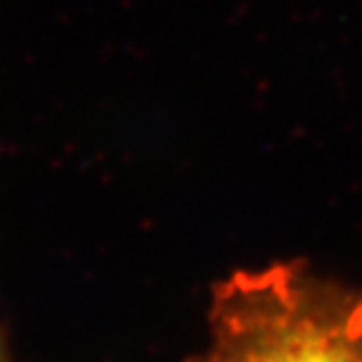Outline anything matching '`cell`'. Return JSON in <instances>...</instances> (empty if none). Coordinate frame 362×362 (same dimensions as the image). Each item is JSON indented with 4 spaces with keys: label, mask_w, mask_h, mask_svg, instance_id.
<instances>
[{
    "label": "cell",
    "mask_w": 362,
    "mask_h": 362,
    "mask_svg": "<svg viewBox=\"0 0 362 362\" xmlns=\"http://www.w3.org/2000/svg\"><path fill=\"white\" fill-rule=\"evenodd\" d=\"M205 319L208 341L184 362H362V288L305 257L229 271Z\"/></svg>",
    "instance_id": "1"
},
{
    "label": "cell",
    "mask_w": 362,
    "mask_h": 362,
    "mask_svg": "<svg viewBox=\"0 0 362 362\" xmlns=\"http://www.w3.org/2000/svg\"><path fill=\"white\" fill-rule=\"evenodd\" d=\"M0 362H22V360L16 356L11 343H9V336L5 334L3 327H0Z\"/></svg>",
    "instance_id": "2"
}]
</instances>
